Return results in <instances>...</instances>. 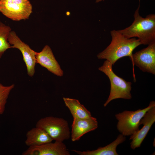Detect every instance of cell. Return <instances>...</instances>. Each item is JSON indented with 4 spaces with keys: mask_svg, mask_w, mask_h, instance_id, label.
<instances>
[{
    "mask_svg": "<svg viewBox=\"0 0 155 155\" xmlns=\"http://www.w3.org/2000/svg\"><path fill=\"white\" fill-rule=\"evenodd\" d=\"M111 41L109 45L97 55L99 59H106L113 65L119 59L129 56L131 59L132 53L137 46L141 44L139 40L135 38H128L118 30L110 32Z\"/></svg>",
    "mask_w": 155,
    "mask_h": 155,
    "instance_id": "obj_1",
    "label": "cell"
},
{
    "mask_svg": "<svg viewBox=\"0 0 155 155\" xmlns=\"http://www.w3.org/2000/svg\"><path fill=\"white\" fill-rule=\"evenodd\" d=\"M140 3L135 11L134 20L129 26L119 31L128 38H138L141 44L148 45L155 41V15L152 14L145 18L140 15Z\"/></svg>",
    "mask_w": 155,
    "mask_h": 155,
    "instance_id": "obj_2",
    "label": "cell"
},
{
    "mask_svg": "<svg viewBox=\"0 0 155 155\" xmlns=\"http://www.w3.org/2000/svg\"><path fill=\"white\" fill-rule=\"evenodd\" d=\"M113 65L108 61H104L103 65L98 69L106 75L109 79L111 84L109 96L103 105L106 107L112 100L118 98L130 99L132 83L127 82L118 76L113 72Z\"/></svg>",
    "mask_w": 155,
    "mask_h": 155,
    "instance_id": "obj_3",
    "label": "cell"
},
{
    "mask_svg": "<svg viewBox=\"0 0 155 155\" xmlns=\"http://www.w3.org/2000/svg\"><path fill=\"white\" fill-rule=\"evenodd\" d=\"M155 106V102L150 101L149 105L143 109L135 111L125 110L115 115L118 120L117 127L118 130L124 136H130L138 130L141 119L146 112Z\"/></svg>",
    "mask_w": 155,
    "mask_h": 155,
    "instance_id": "obj_4",
    "label": "cell"
},
{
    "mask_svg": "<svg viewBox=\"0 0 155 155\" xmlns=\"http://www.w3.org/2000/svg\"><path fill=\"white\" fill-rule=\"evenodd\" d=\"M36 127L43 129L55 141L63 142L70 137L68 123L62 118L53 116L43 118L37 121Z\"/></svg>",
    "mask_w": 155,
    "mask_h": 155,
    "instance_id": "obj_5",
    "label": "cell"
},
{
    "mask_svg": "<svg viewBox=\"0 0 155 155\" xmlns=\"http://www.w3.org/2000/svg\"><path fill=\"white\" fill-rule=\"evenodd\" d=\"M0 11L13 21L27 19L32 12L28 0H0Z\"/></svg>",
    "mask_w": 155,
    "mask_h": 155,
    "instance_id": "obj_6",
    "label": "cell"
},
{
    "mask_svg": "<svg viewBox=\"0 0 155 155\" xmlns=\"http://www.w3.org/2000/svg\"><path fill=\"white\" fill-rule=\"evenodd\" d=\"M134 64L144 72L155 74V41L146 48L133 54L130 59Z\"/></svg>",
    "mask_w": 155,
    "mask_h": 155,
    "instance_id": "obj_7",
    "label": "cell"
},
{
    "mask_svg": "<svg viewBox=\"0 0 155 155\" xmlns=\"http://www.w3.org/2000/svg\"><path fill=\"white\" fill-rule=\"evenodd\" d=\"M8 41L12 45L11 48L17 49L20 51L26 66L27 73L29 76H33L35 73V67L36 63V52L22 42L14 31H11L10 32Z\"/></svg>",
    "mask_w": 155,
    "mask_h": 155,
    "instance_id": "obj_8",
    "label": "cell"
},
{
    "mask_svg": "<svg viewBox=\"0 0 155 155\" xmlns=\"http://www.w3.org/2000/svg\"><path fill=\"white\" fill-rule=\"evenodd\" d=\"M155 121V106L146 112L140 122V125H143L140 130L130 135L129 140H131L130 147L133 150L140 147L152 125Z\"/></svg>",
    "mask_w": 155,
    "mask_h": 155,
    "instance_id": "obj_9",
    "label": "cell"
},
{
    "mask_svg": "<svg viewBox=\"0 0 155 155\" xmlns=\"http://www.w3.org/2000/svg\"><path fill=\"white\" fill-rule=\"evenodd\" d=\"M65 145L62 142L55 141L42 145L29 147L23 155H70Z\"/></svg>",
    "mask_w": 155,
    "mask_h": 155,
    "instance_id": "obj_10",
    "label": "cell"
},
{
    "mask_svg": "<svg viewBox=\"0 0 155 155\" xmlns=\"http://www.w3.org/2000/svg\"><path fill=\"white\" fill-rule=\"evenodd\" d=\"M35 57L36 63L58 76L61 77L63 75V72L49 46L45 45L39 52H36Z\"/></svg>",
    "mask_w": 155,
    "mask_h": 155,
    "instance_id": "obj_11",
    "label": "cell"
},
{
    "mask_svg": "<svg viewBox=\"0 0 155 155\" xmlns=\"http://www.w3.org/2000/svg\"><path fill=\"white\" fill-rule=\"evenodd\" d=\"M98 127L97 119L92 116L88 118H73L70 135L72 141L78 140L84 135Z\"/></svg>",
    "mask_w": 155,
    "mask_h": 155,
    "instance_id": "obj_12",
    "label": "cell"
},
{
    "mask_svg": "<svg viewBox=\"0 0 155 155\" xmlns=\"http://www.w3.org/2000/svg\"><path fill=\"white\" fill-rule=\"evenodd\" d=\"M26 136L25 143L29 147L42 145L53 140L44 130L36 127L28 131Z\"/></svg>",
    "mask_w": 155,
    "mask_h": 155,
    "instance_id": "obj_13",
    "label": "cell"
},
{
    "mask_svg": "<svg viewBox=\"0 0 155 155\" xmlns=\"http://www.w3.org/2000/svg\"><path fill=\"white\" fill-rule=\"evenodd\" d=\"M125 140V136L120 134L110 144L104 147H99L96 150L81 151L73 150L72 151L80 155H118L116 150L117 146Z\"/></svg>",
    "mask_w": 155,
    "mask_h": 155,
    "instance_id": "obj_14",
    "label": "cell"
},
{
    "mask_svg": "<svg viewBox=\"0 0 155 155\" xmlns=\"http://www.w3.org/2000/svg\"><path fill=\"white\" fill-rule=\"evenodd\" d=\"M63 100L73 118H88L92 117L90 112L78 100L65 97L63 98Z\"/></svg>",
    "mask_w": 155,
    "mask_h": 155,
    "instance_id": "obj_15",
    "label": "cell"
},
{
    "mask_svg": "<svg viewBox=\"0 0 155 155\" xmlns=\"http://www.w3.org/2000/svg\"><path fill=\"white\" fill-rule=\"evenodd\" d=\"M11 31L10 27L0 22V59L7 49L11 48L8 38Z\"/></svg>",
    "mask_w": 155,
    "mask_h": 155,
    "instance_id": "obj_16",
    "label": "cell"
},
{
    "mask_svg": "<svg viewBox=\"0 0 155 155\" xmlns=\"http://www.w3.org/2000/svg\"><path fill=\"white\" fill-rule=\"evenodd\" d=\"M14 85L5 86L0 83V115L5 111V105L11 91L14 87Z\"/></svg>",
    "mask_w": 155,
    "mask_h": 155,
    "instance_id": "obj_17",
    "label": "cell"
},
{
    "mask_svg": "<svg viewBox=\"0 0 155 155\" xmlns=\"http://www.w3.org/2000/svg\"><path fill=\"white\" fill-rule=\"evenodd\" d=\"M104 0H96V3H98V2H100V1H104Z\"/></svg>",
    "mask_w": 155,
    "mask_h": 155,
    "instance_id": "obj_18",
    "label": "cell"
}]
</instances>
